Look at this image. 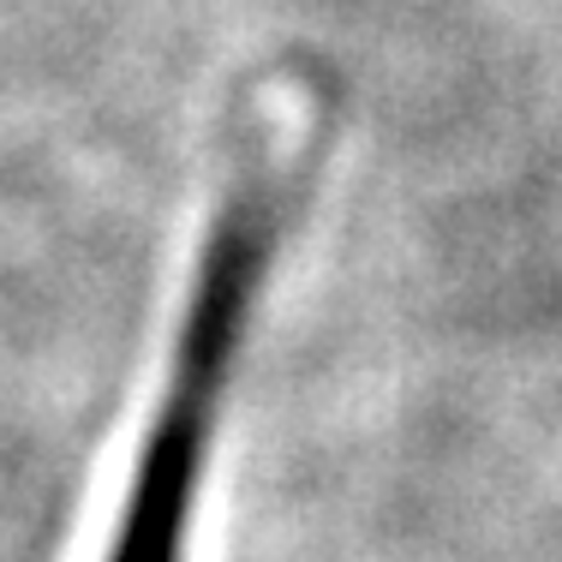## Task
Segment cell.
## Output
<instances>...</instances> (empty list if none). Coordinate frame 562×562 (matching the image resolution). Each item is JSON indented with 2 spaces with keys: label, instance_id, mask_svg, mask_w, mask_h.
<instances>
[{
  "label": "cell",
  "instance_id": "obj_1",
  "mask_svg": "<svg viewBox=\"0 0 562 562\" xmlns=\"http://www.w3.org/2000/svg\"><path fill=\"white\" fill-rule=\"evenodd\" d=\"M270 239H276V210L263 198V186L246 180L227 198L216 234H210L204 270H198V288H192V312H186V329H180V353H173L168 401L156 413L150 437H144L109 562H180L192 491L222 413V383H227V366H234L239 329L251 317L258 276L270 263Z\"/></svg>",
  "mask_w": 562,
  "mask_h": 562
}]
</instances>
